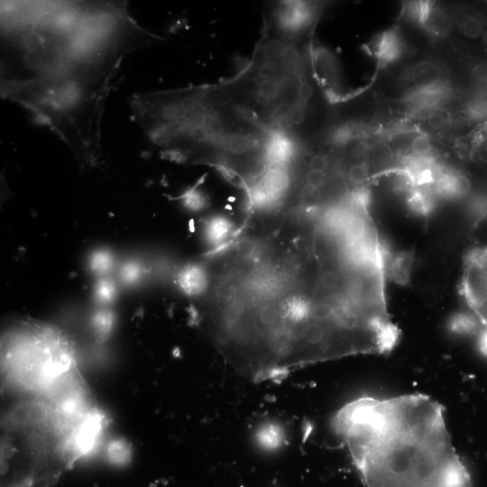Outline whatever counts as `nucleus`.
<instances>
[{"label":"nucleus","instance_id":"obj_14","mask_svg":"<svg viewBox=\"0 0 487 487\" xmlns=\"http://www.w3.org/2000/svg\"><path fill=\"white\" fill-rule=\"evenodd\" d=\"M89 265L92 271L103 274L111 269L113 265V256L107 251L98 250L90 256Z\"/></svg>","mask_w":487,"mask_h":487},{"label":"nucleus","instance_id":"obj_18","mask_svg":"<svg viewBox=\"0 0 487 487\" xmlns=\"http://www.w3.org/2000/svg\"><path fill=\"white\" fill-rule=\"evenodd\" d=\"M115 294V287L109 279H101L96 286V295L100 301H110Z\"/></svg>","mask_w":487,"mask_h":487},{"label":"nucleus","instance_id":"obj_11","mask_svg":"<svg viewBox=\"0 0 487 487\" xmlns=\"http://www.w3.org/2000/svg\"><path fill=\"white\" fill-rule=\"evenodd\" d=\"M422 27L432 36L442 38L450 32L451 23L446 12L431 4Z\"/></svg>","mask_w":487,"mask_h":487},{"label":"nucleus","instance_id":"obj_6","mask_svg":"<svg viewBox=\"0 0 487 487\" xmlns=\"http://www.w3.org/2000/svg\"><path fill=\"white\" fill-rule=\"evenodd\" d=\"M461 293L478 319L487 326V246L477 247L465 257Z\"/></svg>","mask_w":487,"mask_h":487},{"label":"nucleus","instance_id":"obj_25","mask_svg":"<svg viewBox=\"0 0 487 487\" xmlns=\"http://www.w3.org/2000/svg\"><path fill=\"white\" fill-rule=\"evenodd\" d=\"M482 346L484 353L487 354V333L484 335L482 340Z\"/></svg>","mask_w":487,"mask_h":487},{"label":"nucleus","instance_id":"obj_21","mask_svg":"<svg viewBox=\"0 0 487 487\" xmlns=\"http://www.w3.org/2000/svg\"><path fill=\"white\" fill-rule=\"evenodd\" d=\"M141 266L133 262L125 263L121 270V277L127 283L136 281L141 277Z\"/></svg>","mask_w":487,"mask_h":487},{"label":"nucleus","instance_id":"obj_17","mask_svg":"<svg viewBox=\"0 0 487 487\" xmlns=\"http://www.w3.org/2000/svg\"><path fill=\"white\" fill-rule=\"evenodd\" d=\"M483 25L476 17L469 16L465 18L461 25L462 32L470 39H477L482 32Z\"/></svg>","mask_w":487,"mask_h":487},{"label":"nucleus","instance_id":"obj_19","mask_svg":"<svg viewBox=\"0 0 487 487\" xmlns=\"http://www.w3.org/2000/svg\"><path fill=\"white\" fill-rule=\"evenodd\" d=\"M234 249L238 257L243 260H250L257 253V244L253 240L244 239L234 244Z\"/></svg>","mask_w":487,"mask_h":487},{"label":"nucleus","instance_id":"obj_3","mask_svg":"<svg viewBox=\"0 0 487 487\" xmlns=\"http://www.w3.org/2000/svg\"><path fill=\"white\" fill-rule=\"evenodd\" d=\"M130 106L163 158L209 165L244 182L270 165L280 140L239 110L220 83L135 93Z\"/></svg>","mask_w":487,"mask_h":487},{"label":"nucleus","instance_id":"obj_22","mask_svg":"<svg viewBox=\"0 0 487 487\" xmlns=\"http://www.w3.org/2000/svg\"><path fill=\"white\" fill-rule=\"evenodd\" d=\"M426 121L429 127L436 130L446 126L447 122L446 117L437 110L434 112Z\"/></svg>","mask_w":487,"mask_h":487},{"label":"nucleus","instance_id":"obj_5","mask_svg":"<svg viewBox=\"0 0 487 487\" xmlns=\"http://www.w3.org/2000/svg\"><path fill=\"white\" fill-rule=\"evenodd\" d=\"M1 367L9 386L36 397L78 370L70 338L58 327L33 319L19 320L4 332Z\"/></svg>","mask_w":487,"mask_h":487},{"label":"nucleus","instance_id":"obj_24","mask_svg":"<svg viewBox=\"0 0 487 487\" xmlns=\"http://www.w3.org/2000/svg\"><path fill=\"white\" fill-rule=\"evenodd\" d=\"M477 156L482 161H487V146H479L477 149Z\"/></svg>","mask_w":487,"mask_h":487},{"label":"nucleus","instance_id":"obj_1","mask_svg":"<svg viewBox=\"0 0 487 487\" xmlns=\"http://www.w3.org/2000/svg\"><path fill=\"white\" fill-rule=\"evenodd\" d=\"M160 40L126 1H1V96L92 160L124 57Z\"/></svg>","mask_w":487,"mask_h":487},{"label":"nucleus","instance_id":"obj_8","mask_svg":"<svg viewBox=\"0 0 487 487\" xmlns=\"http://www.w3.org/2000/svg\"><path fill=\"white\" fill-rule=\"evenodd\" d=\"M235 224L225 215H215L207 218L204 225L207 243L213 248L230 241L235 234Z\"/></svg>","mask_w":487,"mask_h":487},{"label":"nucleus","instance_id":"obj_16","mask_svg":"<svg viewBox=\"0 0 487 487\" xmlns=\"http://www.w3.org/2000/svg\"><path fill=\"white\" fill-rule=\"evenodd\" d=\"M107 456L109 461L116 465L125 464L130 457V452L128 451V447H126V445L120 442L115 441L114 443H111L107 449Z\"/></svg>","mask_w":487,"mask_h":487},{"label":"nucleus","instance_id":"obj_10","mask_svg":"<svg viewBox=\"0 0 487 487\" xmlns=\"http://www.w3.org/2000/svg\"><path fill=\"white\" fill-rule=\"evenodd\" d=\"M402 52V43L396 30H390L381 36L377 46L379 61L387 65L396 60Z\"/></svg>","mask_w":487,"mask_h":487},{"label":"nucleus","instance_id":"obj_15","mask_svg":"<svg viewBox=\"0 0 487 487\" xmlns=\"http://www.w3.org/2000/svg\"><path fill=\"white\" fill-rule=\"evenodd\" d=\"M409 150L415 158L429 159L433 146L427 136L419 134L410 142Z\"/></svg>","mask_w":487,"mask_h":487},{"label":"nucleus","instance_id":"obj_20","mask_svg":"<svg viewBox=\"0 0 487 487\" xmlns=\"http://www.w3.org/2000/svg\"><path fill=\"white\" fill-rule=\"evenodd\" d=\"M96 330L99 335H106L112 326V314L108 311L98 312L93 319Z\"/></svg>","mask_w":487,"mask_h":487},{"label":"nucleus","instance_id":"obj_9","mask_svg":"<svg viewBox=\"0 0 487 487\" xmlns=\"http://www.w3.org/2000/svg\"><path fill=\"white\" fill-rule=\"evenodd\" d=\"M177 284L186 295L198 296L207 287V271L198 264H188L178 273Z\"/></svg>","mask_w":487,"mask_h":487},{"label":"nucleus","instance_id":"obj_13","mask_svg":"<svg viewBox=\"0 0 487 487\" xmlns=\"http://www.w3.org/2000/svg\"><path fill=\"white\" fill-rule=\"evenodd\" d=\"M183 205L191 211H200L207 206V197L194 187L179 198Z\"/></svg>","mask_w":487,"mask_h":487},{"label":"nucleus","instance_id":"obj_2","mask_svg":"<svg viewBox=\"0 0 487 487\" xmlns=\"http://www.w3.org/2000/svg\"><path fill=\"white\" fill-rule=\"evenodd\" d=\"M366 487H473L431 398L362 397L334 418Z\"/></svg>","mask_w":487,"mask_h":487},{"label":"nucleus","instance_id":"obj_12","mask_svg":"<svg viewBox=\"0 0 487 487\" xmlns=\"http://www.w3.org/2000/svg\"><path fill=\"white\" fill-rule=\"evenodd\" d=\"M58 477L53 473L35 469L18 478L9 487H49Z\"/></svg>","mask_w":487,"mask_h":487},{"label":"nucleus","instance_id":"obj_23","mask_svg":"<svg viewBox=\"0 0 487 487\" xmlns=\"http://www.w3.org/2000/svg\"><path fill=\"white\" fill-rule=\"evenodd\" d=\"M473 77L480 81L487 80V64L480 63L473 70Z\"/></svg>","mask_w":487,"mask_h":487},{"label":"nucleus","instance_id":"obj_7","mask_svg":"<svg viewBox=\"0 0 487 487\" xmlns=\"http://www.w3.org/2000/svg\"><path fill=\"white\" fill-rule=\"evenodd\" d=\"M403 79L412 85L411 89L446 80V76L444 68L438 63L422 60L409 67L405 71Z\"/></svg>","mask_w":487,"mask_h":487},{"label":"nucleus","instance_id":"obj_4","mask_svg":"<svg viewBox=\"0 0 487 487\" xmlns=\"http://www.w3.org/2000/svg\"><path fill=\"white\" fill-rule=\"evenodd\" d=\"M317 5L277 2L267 5L251 60L220 82L230 101L271 134L297 147L308 145L316 87L309 36Z\"/></svg>","mask_w":487,"mask_h":487}]
</instances>
